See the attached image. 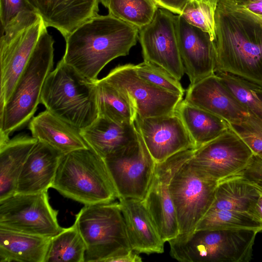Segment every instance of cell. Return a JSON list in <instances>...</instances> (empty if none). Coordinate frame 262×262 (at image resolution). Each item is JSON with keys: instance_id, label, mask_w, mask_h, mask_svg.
<instances>
[{"instance_id": "3", "label": "cell", "mask_w": 262, "mask_h": 262, "mask_svg": "<svg viewBox=\"0 0 262 262\" xmlns=\"http://www.w3.org/2000/svg\"><path fill=\"white\" fill-rule=\"evenodd\" d=\"M54 42L45 29L9 98L0 105V145L33 117L40 103L44 83L53 67Z\"/></svg>"}, {"instance_id": "1", "label": "cell", "mask_w": 262, "mask_h": 262, "mask_svg": "<svg viewBox=\"0 0 262 262\" xmlns=\"http://www.w3.org/2000/svg\"><path fill=\"white\" fill-rule=\"evenodd\" d=\"M215 33V72L262 87V15L247 10L235 0H219Z\"/></svg>"}, {"instance_id": "32", "label": "cell", "mask_w": 262, "mask_h": 262, "mask_svg": "<svg viewBox=\"0 0 262 262\" xmlns=\"http://www.w3.org/2000/svg\"><path fill=\"white\" fill-rule=\"evenodd\" d=\"M215 73L249 113L262 119L261 86L229 74Z\"/></svg>"}, {"instance_id": "8", "label": "cell", "mask_w": 262, "mask_h": 262, "mask_svg": "<svg viewBox=\"0 0 262 262\" xmlns=\"http://www.w3.org/2000/svg\"><path fill=\"white\" fill-rule=\"evenodd\" d=\"M46 26L35 11L19 13L2 29L0 105L9 98Z\"/></svg>"}, {"instance_id": "29", "label": "cell", "mask_w": 262, "mask_h": 262, "mask_svg": "<svg viewBox=\"0 0 262 262\" xmlns=\"http://www.w3.org/2000/svg\"><path fill=\"white\" fill-rule=\"evenodd\" d=\"M86 246L76 222L51 238L45 262H85Z\"/></svg>"}, {"instance_id": "41", "label": "cell", "mask_w": 262, "mask_h": 262, "mask_svg": "<svg viewBox=\"0 0 262 262\" xmlns=\"http://www.w3.org/2000/svg\"><path fill=\"white\" fill-rule=\"evenodd\" d=\"M259 188V195L254 207V214L262 224V188Z\"/></svg>"}, {"instance_id": "37", "label": "cell", "mask_w": 262, "mask_h": 262, "mask_svg": "<svg viewBox=\"0 0 262 262\" xmlns=\"http://www.w3.org/2000/svg\"><path fill=\"white\" fill-rule=\"evenodd\" d=\"M241 174L262 188V158L253 156L248 167Z\"/></svg>"}, {"instance_id": "28", "label": "cell", "mask_w": 262, "mask_h": 262, "mask_svg": "<svg viewBox=\"0 0 262 262\" xmlns=\"http://www.w3.org/2000/svg\"><path fill=\"white\" fill-rule=\"evenodd\" d=\"M95 84L98 116L118 123H135L134 111L117 89L102 79Z\"/></svg>"}, {"instance_id": "5", "label": "cell", "mask_w": 262, "mask_h": 262, "mask_svg": "<svg viewBox=\"0 0 262 262\" xmlns=\"http://www.w3.org/2000/svg\"><path fill=\"white\" fill-rule=\"evenodd\" d=\"M40 103L80 129L98 117L95 81L87 79L62 59L46 79Z\"/></svg>"}, {"instance_id": "38", "label": "cell", "mask_w": 262, "mask_h": 262, "mask_svg": "<svg viewBox=\"0 0 262 262\" xmlns=\"http://www.w3.org/2000/svg\"><path fill=\"white\" fill-rule=\"evenodd\" d=\"M159 7L166 9L173 14L181 15L189 0H154Z\"/></svg>"}, {"instance_id": "33", "label": "cell", "mask_w": 262, "mask_h": 262, "mask_svg": "<svg viewBox=\"0 0 262 262\" xmlns=\"http://www.w3.org/2000/svg\"><path fill=\"white\" fill-rule=\"evenodd\" d=\"M219 0H189L180 15L189 24L210 35L214 41L215 14Z\"/></svg>"}, {"instance_id": "10", "label": "cell", "mask_w": 262, "mask_h": 262, "mask_svg": "<svg viewBox=\"0 0 262 262\" xmlns=\"http://www.w3.org/2000/svg\"><path fill=\"white\" fill-rule=\"evenodd\" d=\"M57 215L58 211L50 204L48 191L15 193L0 201V228L52 237L64 229L59 225Z\"/></svg>"}, {"instance_id": "20", "label": "cell", "mask_w": 262, "mask_h": 262, "mask_svg": "<svg viewBox=\"0 0 262 262\" xmlns=\"http://www.w3.org/2000/svg\"><path fill=\"white\" fill-rule=\"evenodd\" d=\"M132 249L138 253H162V239L143 200L118 199Z\"/></svg>"}, {"instance_id": "39", "label": "cell", "mask_w": 262, "mask_h": 262, "mask_svg": "<svg viewBox=\"0 0 262 262\" xmlns=\"http://www.w3.org/2000/svg\"><path fill=\"white\" fill-rule=\"evenodd\" d=\"M142 261V257L139 256V253L132 250L125 254L113 257L108 259L107 262H141Z\"/></svg>"}, {"instance_id": "22", "label": "cell", "mask_w": 262, "mask_h": 262, "mask_svg": "<svg viewBox=\"0 0 262 262\" xmlns=\"http://www.w3.org/2000/svg\"><path fill=\"white\" fill-rule=\"evenodd\" d=\"M32 136L62 154L89 146L80 129L47 110L33 117L29 123Z\"/></svg>"}, {"instance_id": "7", "label": "cell", "mask_w": 262, "mask_h": 262, "mask_svg": "<svg viewBox=\"0 0 262 262\" xmlns=\"http://www.w3.org/2000/svg\"><path fill=\"white\" fill-rule=\"evenodd\" d=\"M75 222L86 246L85 262H107L133 250L119 202L84 205Z\"/></svg>"}, {"instance_id": "19", "label": "cell", "mask_w": 262, "mask_h": 262, "mask_svg": "<svg viewBox=\"0 0 262 262\" xmlns=\"http://www.w3.org/2000/svg\"><path fill=\"white\" fill-rule=\"evenodd\" d=\"M46 26L55 28L66 38L76 28L98 15L99 0H27Z\"/></svg>"}, {"instance_id": "2", "label": "cell", "mask_w": 262, "mask_h": 262, "mask_svg": "<svg viewBox=\"0 0 262 262\" xmlns=\"http://www.w3.org/2000/svg\"><path fill=\"white\" fill-rule=\"evenodd\" d=\"M139 29L109 14L84 21L66 38L62 58L87 79L95 81L111 61L127 55L138 39Z\"/></svg>"}, {"instance_id": "18", "label": "cell", "mask_w": 262, "mask_h": 262, "mask_svg": "<svg viewBox=\"0 0 262 262\" xmlns=\"http://www.w3.org/2000/svg\"><path fill=\"white\" fill-rule=\"evenodd\" d=\"M184 100L223 118L229 124L240 122L249 114L215 73L189 84Z\"/></svg>"}, {"instance_id": "25", "label": "cell", "mask_w": 262, "mask_h": 262, "mask_svg": "<svg viewBox=\"0 0 262 262\" xmlns=\"http://www.w3.org/2000/svg\"><path fill=\"white\" fill-rule=\"evenodd\" d=\"M174 112L182 121L196 149L230 128L229 123L225 120L184 99L179 102Z\"/></svg>"}, {"instance_id": "21", "label": "cell", "mask_w": 262, "mask_h": 262, "mask_svg": "<svg viewBox=\"0 0 262 262\" xmlns=\"http://www.w3.org/2000/svg\"><path fill=\"white\" fill-rule=\"evenodd\" d=\"M62 153L37 141L19 176L15 193L32 194L52 188Z\"/></svg>"}, {"instance_id": "30", "label": "cell", "mask_w": 262, "mask_h": 262, "mask_svg": "<svg viewBox=\"0 0 262 262\" xmlns=\"http://www.w3.org/2000/svg\"><path fill=\"white\" fill-rule=\"evenodd\" d=\"M199 229L252 230L260 232L262 224L248 212L209 209L195 230Z\"/></svg>"}, {"instance_id": "12", "label": "cell", "mask_w": 262, "mask_h": 262, "mask_svg": "<svg viewBox=\"0 0 262 262\" xmlns=\"http://www.w3.org/2000/svg\"><path fill=\"white\" fill-rule=\"evenodd\" d=\"M103 80L117 89L129 103L136 116L147 118L174 113L183 97L158 88L140 78L135 65H119Z\"/></svg>"}, {"instance_id": "9", "label": "cell", "mask_w": 262, "mask_h": 262, "mask_svg": "<svg viewBox=\"0 0 262 262\" xmlns=\"http://www.w3.org/2000/svg\"><path fill=\"white\" fill-rule=\"evenodd\" d=\"M189 160L177 170L169 185L180 234L195 229L210 208L219 183L207 178Z\"/></svg>"}, {"instance_id": "27", "label": "cell", "mask_w": 262, "mask_h": 262, "mask_svg": "<svg viewBox=\"0 0 262 262\" xmlns=\"http://www.w3.org/2000/svg\"><path fill=\"white\" fill-rule=\"evenodd\" d=\"M259 195L258 186L242 174L233 176L219 182L209 209L234 210L254 215Z\"/></svg>"}, {"instance_id": "13", "label": "cell", "mask_w": 262, "mask_h": 262, "mask_svg": "<svg viewBox=\"0 0 262 262\" xmlns=\"http://www.w3.org/2000/svg\"><path fill=\"white\" fill-rule=\"evenodd\" d=\"M253 156L249 147L230 127L217 138L195 149L189 161L207 178L219 183L242 174Z\"/></svg>"}, {"instance_id": "35", "label": "cell", "mask_w": 262, "mask_h": 262, "mask_svg": "<svg viewBox=\"0 0 262 262\" xmlns=\"http://www.w3.org/2000/svg\"><path fill=\"white\" fill-rule=\"evenodd\" d=\"M229 125L254 156L262 158V119L249 113L240 122Z\"/></svg>"}, {"instance_id": "40", "label": "cell", "mask_w": 262, "mask_h": 262, "mask_svg": "<svg viewBox=\"0 0 262 262\" xmlns=\"http://www.w3.org/2000/svg\"><path fill=\"white\" fill-rule=\"evenodd\" d=\"M242 6L250 11L262 15V1L247 3Z\"/></svg>"}, {"instance_id": "23", "label": "cell", "mask_w": 262, "mask_h": 262, "mask_svg": "<svg viewBox=\"0 0 262 262\" xmlns=\"http://www.w3.org/2000/svg\"><path fill=\"white\" fill-rule=\"evenodd\" d=\"M80 134L89 146L104 159L135 141L138 131L135 123H118L99 117Z\"/></svg>"}, {"instance_id": "6", "label": "cell", "mask_w": 262, "mask_h": 262, "mask_svg": "<svg viewBox=\"0 0 262 262\" xmlns=\"http://www.w3.org/2000/svg\"><path fill=\"white\" fill-rule=\"evenodd\" d=\"M258 231L199 229L169 241L170 254L182 262H248Z\"/></svg>"}, {"instance_id": "14", "label": "cell", "mask_w": 262, "mask_h": 262, "mask_svg": "<svg viewBox=\"0 0 262 262\" xmlns=\"http://www.w3.org/2000/svg\"><path fill=\"white\" fill-rule=\"evenodd\" d=\"M195 149L180 151L156 163L154 175L143 202L162 239L168 242L179 234L178 220L169 189L177 170L189 160Z\"/></svg>"}, {"instance_id": "36", "label": "cell", "mask_w": 262, "mask_h": 262, "mask_svg": "<svg viewBox=\"0 0 262 262\" xmlns=\"http://www.w3.org/2000/svg\"><path fill=\"white\" fill-rule=\"evenodd\" d=\"M34 11L27 0H0V20L2 29L4 28L19 13Z\"/></svg>"}, {"instance_id": "34", "label": "cell", "mask_w": 262, "mask_h": 262, "mask_svg": "<svg viewBox=\"0 0 262 262\" xmlns=\"http://www.w3.org/2000/svg\"><path fill=\"white\" fill-rule=\"evenodd\" d=\"M137 75L148 83L177 95L183 96L185 90L180 80L163 68L154 63L143 61L135 65Z\"/></svg>"}, {"instance_id": "17", "label": "cell", "mask_w": 262, "mask_h": 262, "mask_svg": "<svg viewBox=\"0 0 262 262\" xmlns=\"http://www.w3.org/2000/svg\"><path fill=\"white\" fill-rule=\"evenodd\" d=\"M174 21L181 60L190 84L214 74L216 55L210 35L180 15H174Z\"/></svg>"}, {"instance_id": "26", "label": "cell", "mask_w": 262, "mask_h": 262, "mask_svg": "<svg viewBox=\"0 0 262 262\" xmlns=\"http://www.w3.org/2000/svg\"><path fill=\"white\" fill-rule=\"evenodd\" d=\"M51 238L0 228V262H45Z\"/></svg>"}, {"instance_id": "42", "label": "cell", "mask_w": 262, "mask_h": 262, "mask_svg": "<svg viewBox=\"0 0 262 262\" xmlns=\"http://www.w3.org/2000/svg\"><path fill=\"white\" fill-rule=\"evenodd\" d=\"M236 2L239 5H243L244 4L251 3V2H257V1H260L262 0H235Z\"/></svg>"}, {"instance_id": "11", "label": "cell", "mask_w": 262, "mask_h": 262, "mask_svg": "<svg viewBox=\"0 0 262 262\" xmlns=\"http://www.w3.org/2000/svg\"><path fill=\"white\" fill-rule=\"evenodd\" d=\"M104 160L118 199L143 200L152 180L156 163L139 132L135 141Z\"/></svg>"}, {"instance_id": "15", "label": "cell", "mask_w": 262, "mask_h": 262, "mask_svg": "<svg viewBox=\"0 0 262 262\" xmlns=\"http://www.w3.org/2000/svg\"><path fill=\"white\" fill-rule=\"evenodd\" d=\"M144 61L163 68L178 80L185 72L178 46L174 15L158 7L152 20L139 29Z\"/></svg>"}, {"instance_id": "31", "label": "cell", "mask_w": 262, "mask_h": 262, "mask_svg": "<svg viewBox=\"0 0 262 262\" xmlns=\"http://www.w3.org/2000/svg\"><path fill=\"white\" fill-rule=\"evenodd\" d=\"M158 6L154 0H108V14L140 29L153 19Z\"/></svg>"}, {"instance_id": "24", "label": "cell", "mask_w": 262, "mask_h": 262, "mask_svg": "<svg viewBox=\"0 0 262 262\" xmlns=\"http://www.w3.org/2000/svg\"><path fill=\"white\" fill-rule=\"evenodd\" d=\"M37 140L19 134L0 145V201L16 192L26 160Z\"/></svg>"}, {"instance_id": "16", "label": "cell", "mask_w": 262, "mask_h": 262, "mask_svg": "<svg viewBox=\"0 0 262 262\" xmlns=\"http://www.w3.org/2000/svg\"><path fill=\"white\" fill-rule=\"evenodd\" d=\"M135 124L156 163L195 146L179 116L174 113L166 115L140 118Z\"/></svg>"}, {"instance_id": "4", "label": "cell", "mask_w": 262, "mask_h": 262, "mask_svg": "<svg viewBox=\"0 0 262 262\" xmlns=\"http://www.w3.org/2000/svg\"><path fill=\"white\" fill-rule=\"evenodd\" d=\"M52 188L84 205L118 199L104 159L90 147L62 155Z\"/></svg>"}, {"instance_id": "43", "label": "cell", "mask_w": 262, "mask_h": 262, "mask_svg": "<svg viewBox=\"0 0 262 262\" xmlns=\"http://www.w3.org/2000/svg\"><path fill=\"white\" fill-rule=\"evenodd\" d=\"M99 1L105 7L107 8L108 5V0H99Z\"/></svg>"}]
</instances>
